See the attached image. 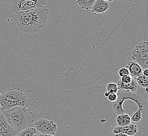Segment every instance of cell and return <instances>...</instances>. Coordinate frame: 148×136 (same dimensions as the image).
Instances as JSON below:
<instances>
[{"label": "cell", "mask_w": 148, "mask_h": 136, "mask_svg": "<svg viewBox=\"0 0 148 136\" xmlns=\"http://www.w3.org/2000/svg\"><path fill=\"white\" fill-rule=\"evenodd\" d=\"M49 15V10L44 6L24 11L12 12L11 17L15 24L22 32L35 34L45 26Z\"/></svg>", "instance_id": "cell-1"}, {"label": "cell", "mask_w": 148, "mask_h": 136, "mask_svg": "<svg viewBox=\"0 0 148 136\" xmlns=\"http://www.w3.org/2000/svg\"><path fill=\"white\" fill-rule=\"evenodd\" d=\"M2 112L16 135L26 128L31 127L36 118L34 113L28 107H15Z\"/></svg>", "instance_id": "cell-2"}, {"label": "cell", "mask_w": 148, "mask_h": 136, "mask_svg": "<svg viewBox=\"0 0 148 136\" xmlns=\"http://www.w3.org/2000/svg\"><path fill=\"white\" fill-rule=\"evenodd\" d=\"M29 104L25 93L20 88H11L5 93L0 95L1 112L15 107H28Z\"/></svg>", "instance_id": "cell-3"}, {"label": "cell", "mask_w": 148, "mask_h": 136, "mask_svg": "<svg viewBox=\"0 0 148 136\" xmlns=\"http://www.w3.org/2000/svg\"><path fill=\"white\" fill-rule=\"evenodd\" d=\"M118 95V99L115 102H114L112 106V108L114 113L116 115L125 113V110L123 108V104L125 99H129L133 101L138 105V108H145V99L138 93H132L129 92H123L120 91Z\"/></svg>", "instance_id": "cell-4"}, {"label": "cell", "mask_w": 148, "mask_h": 136, "mask_svg": "<svg viewBox=\"0 0 148 136\" xmlns=\"http://www.w3.org/2000/svg\"><path fill=\"white\" fill-rule=\"evenodd\" d=\"M9 4L12 12H18L44 7L47 4V0H9Z\"/></svg>", "instance_id": "cell-5"}, {"label": "cell", "mask_w": 148, "mask_h": 136, "mask_svg": "<svg viewBox=\"0 0 148 136\" xmlns=\"http://www.w3.org/2000/svg\"><path fill=\"white\" fill-rule=\"evenodd\" d=\"M132 61L139 65L143 70L148 69V43L147 41L138 44L131 54Z\"/></svg>", "instance_id": "cell-6"}, {"label": "cell", "mask_w": 148, "mask_h": 136, "mask_svg": "<svg viewBox=\"0 0 148 136\" xmlns=\"http://www.w3.org/2000/svg\"><path fill=\"white\" fill-rule=\"evenodd\" d=\"M34 126L36 131L42 134L54 135L58 130L57 124L55 122L43 118L35 122Z\"/></svg>", "instance_id": "cell-7"}, {"label": "cell", "mask_w": 148, "mask_h": 136, "mask_svg": "<svg viewBox=\"0 0 148 136\" xmlns=\"http://www.w3.org/2000/svg\"><path fill=\"white\" fill-rule=\"evenodd\" d=\"M16 133L6 121L2 112H0V136H16Z\"/></svg>", "instance_id": "cell-8"}, {"label": "cell", "mask_w": 148, "mask_h": 136, "mask_svg": "<svg viewBox=\"0 0 148 136\" xmlns=\"http://www.w3.org/2000/svg\"><path fill=\"white\" fill-rule=\"evenodd\" d=\"M138 127L134 123H131L129 125L120 127L116 126L112 129V133L114 134L118 133H123L126 134L128 136H132L136 135L138 133Z\"/></svg>", "instance_id": "cell-9"}, {"label": "cell", "mask_w": 148, "mask_h": 136, "mask_svg": "<svg viewBox=\"0 0 148 136\" xmlns=\"http://www.w3.org/2000/svg\"><path fill=\"white\" fill-rule=\"evenodd\" d=\"M109 3L104 0H96L91 9V11L94 14H103L109 9Z\"/></svg>", "instance_id": "cell-10"}, {"label": "cell", "mask_w": 148, "mask_h": 136, "mask_svg": "<svg viewBox=\"0 0 148 136\" xmlns=\"http://www.w3.org/2000/svg\"><path fill=\"white\" fill-rule=\"evenodd\" d=\"M118 91L123 92H129L132 93H138L139 86L137 84L135 80L132 78L131 82L129 84H124L120 80L118 81L117 84Z\"/></svg>", "instance_id": "cell-11"}, {"label": "cell", "mask_w": 148, "mask_h": 136, "mask_svg": "<svg viewBox=\"0 0 148 136\" xmlns=\"http://www.w3.org/2000/svg\"><path fill=\"white\" fill-rule=\"evenodd\" d=\"M125 68L128 70L129 75L132 78L142 74L143 69L139 65L133 61H129Z\"/></svg>", "instance_id": "cell-12"}, {"label": "cell", "mask_w": 148, "mask_h": 136, "mask_svg": "<svg viewBox=\"0 0 148 136\" xmlns=\"http://www.w3.org/2000/svg\"><path fill=\"white\" fill-rule=\"evenodd\" d=\"M116 121L117 126L123 127L131 124V117L127 114H121L118 115Z\"/></svg>", "instance_id": "cell-13"}, {"label": "cell", "mask_w": 148, "mask_h": 136, "mask_svg": "<svg viewBox=\"0 0 148 136\" xmlns=\"http://www.w3.org/2000/svg\"><path fill=\"white\" fill-rule=\"evenodd\" d=\"M96 0H77L76 2L78 5L83 10L88 11L91 10Z\"/></svg>", "instance_id": "cell-14"}, {"label": "cell", "mask_w": 148, "mask_h": 136, "mask_svg": "<svg viewBox=\"0 0 148 136\" xmlns=\"http://www.w3.org/2000/svg\"><path fill=\"white\" fill-rule=\"evenodd\" d=\"M139 86L142 88H147L148 86V78L145 77L143 74L138 77L133 78Z\"/></svg>", "instance_id": "cell-15"}, {"label": "cell", "mask_w": 148, "mask_h": 136, "mask_svg": "<svg viewBox=\"0 0 148 136\" xmlns=\"http://www.w3.org/2000/svg\"><path fill=\"white\" fill-rule=\"evenodd\" d=\"M144 109L145 108H138V110L134 112L131 117V121L136 123L141 122L143 119V114Z\"/></svg>", "instance_id": "cell-16"}, {"label": "cell", "mask_w": 148, "mask_h": 136, "mask_svg": "<svg viewBox=\"0 0 148 136\" xmlns=\"http://www.w3.org/2000/svg\"><path fill=\"white\" fill-rule=\"evenodd\" d=\"M37 133L35 128L29 127L17 133L16 136H34Z\"/></svg>", "instance_id": "cell-17"}, {"label": "cell", "mask_w": 148, "mask_h": 136, "mask_svg": "<svg viewBox=\"0 0 148 136\" xmlns=\"http://www.w3.org/2000/svg\"><path fill=\"white\" fill-rule=\"evenodd\" d=\"M106 90L109 94H117L118 92L117 84L112 82L108 83L106 85Z\"/></svg>", "instance_id": "cell-18"}, {"label": "cell", "mask_w": 148, "mask_h": 136, "mask_svg": "<svg viewBox=\"0 0 148 136\" xmlns=\"http://www.w3.org/2000/svg\"><path fill=\"white\" fill-rule=\"evenodd\" d=\"M120 80L124 84H129L132 81V78L130 75H125L123 77H121Z\"/></svg>", "instance_id": "cell-19"}, {"label": "cell", "mask_w": 148, "mask_h": 136, "mask_svg": "<svg viewBox=\"0 0 148 136\" xmlns=\"http://www.w3.org/2000/svg\"><path fill=\"white\" fill-rule=\"evenodd\" d=\"M118 73L120 77H123V76L125 75H129L128 70L125 67L120 68L118 70Z\"/></svg>", "instance_id": "cell-20"}, {"label": "cell", "mask_w": 148, "mask_h": 136, "mask_svg": "<svg viewBox=\"0 0 148 136\" xmlns=\"http://www.w3.org/2000/svg\"><path fill=\"white\" fill-rule=\"evenodd\" d=\"M107 97L110 102L114 103L117 101L118 99V95L117 94H110Z\"/></svg>", "instance_id": "cell-21"}, {"label": "cell", "mask_w": 148, "mask_h": 136, "mask_svg": "<svg viewBox=\"0 0 148 136\" xmlns=\"http://www.w3.org/2000/svg\"><path fill=\"white\" fill-rule=\"evenodd\" d=\"M142 74L145 77H148V69H145L143 70Z\"/></svg>", "instance_id": "cell-22"}, {"label": "cell", "mask_w": 148, "mask_h": 136, "mask_svg": "<svg viewBox=\"0 0 148 136\" xmlns=\"http://www.w3.org/2000/svg\"><path fill=\"white\" fill-rule=\"evenodd\" d=\"M114 136H128L126 134L123 133H118L114 134Z\"/></svg>", "instance_id": "cell-23"}, {"label": "cell", "mask_w": 148, "mask_h": 136, "mask_svg": "<svg viewBox=\"0 0 148 136\" xmlns=\"http://www.w3.org/2000/svg\"><path fill=\"white\" fill-rule=\"evenodd\" d=\"M38 136H55L54 135H45V134H42L40 133L39 135H37Z\"/></svg>", "instance_id": "cell-24"}, {"label": "cell", "mask_w": 148, "mask_h": 136, "mask_svg": "<svg viewBox=\"0 0 148 136\" xmlns=\"http://www.w3.org/2000/svg\"><path fill=\"white\" fill-rule=\"evenodd\" d=\"M143 91H144V92H145V93L148 94V87H147V88H144V90H143Z\"/></svg>", "instance_id": "cell-25"}, {"label": "cell", "mask_w": 148, "mask_h": 136, "mask_svg": "<svg viewBox=\"0 0 148 136\" xmlns=\"http://www.w3.org/2000/svg\"><path fill=\"white\" fill-rule=\"evenodd\" d=\"M109 94H110L108 92H106L105 93H104V95H105V97H108Z\"/></svg>", "instance_id": "cell-26"}, {"label": "cell", "mask_w": 148, "mask_h": 136, "mask_svg": "<svg viewBox=\"0 0 148 136\" xmlns=\"http://www.w3.org/2000/svg\"><path fill=\"white\" fill-rule=\"evenodd\" d=\"M104 1H107V2H108V3H109V2H112V1H113L114 0H104Z\"/></svg>", "instance_id": "cell-27"}, {"label": "cell", "mask_w": 148, "mask_h": 136, "mask_svg": "<svg viewBox=\"0 0 148 136\" xmlns=\"http://www.w3.org/2000/svg\"><path fill=\"white\" fill-rule=\"evenodd\" d=\"M34 136H38V135H37V133H36Z\"/></svg>", "instance_id": "cell-28"}, {"label": "cell", "mask_w": 148, "mask_h": 136, "mask_svg": "<svg viewBox=\"0 0 148 136\" xmlns=\"http://www.w3.org/2000/svg\"><path fill=\"white\" fill-rule=\"evenodd\" d=\"M0 112H1V105H0Z\"/></svg>", "instance_id": "cell-29"}]
</instances>
